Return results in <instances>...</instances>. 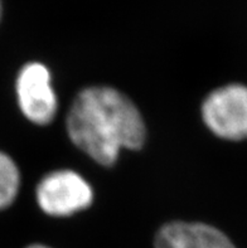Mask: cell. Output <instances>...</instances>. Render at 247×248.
Returning <instances> with one entry per match:
<instances>
[{"instance_id":"6da1fadb","label":"cell","mask_w":247,"mask_h":248,"mask_svg":"<svg viewBox=\"0 0 247 248\" xmlns=\"http://www.w3.org/2000/svg\"><path fill=\"white\" fill-rule=\"evenodd\" d=\"M69 140L76 148L103 167H111L120 150H140L147 127L140 111L116 88H83L69 107L66 119Z\"/></svg>"},{"instance_id":"7a4b0ae2","label":"cell","mask_w":247,"mask_h":248,"mask_svg":"<svg viewBox=\"0 0 247 248\" xmlns=\"http://www.w3.org/2000/svg\"><path fill=\"white\" fill-rule=\"evenodd\" d=\"M202 119L223 140L247 139V86L232 83L211 92L202 104Z\"/></svg>"},{"instance_id":"3957f363","label":"cell","mask_w":247,"mask_h":248,"mask_svg":"<svg viewBox=\"0 0 247 248\" xmlns=\"http://www.w3.org/2000/svg\"><path fill=\"white\" fill-rule=\"evenodd\" d=\"M37 203L52 217H68L90 207L94 190L83 176L73 170L62 169L47 174L38 183Z\"/></svg>"},{"instance_id":"277c9868","label":"cell","mask_w":247,"mask_h":248,"mask_svg":"<svg viewBox=\"0 0 247 248\" xmlns=\"http://www.w3.org/2000/svg\"><path fill=\"white\" fill-rule=\"evenodd\" d=\"M19 108L31 123L44 126L56 117L58 102L47 67L39 62L27 63L16 82Z\"/></svg>"},{"instance_id":"5b68a950","label":"cell","mask_w":247,"mask_h":248,"mask_svg":"<svg viewBox=\"0 0 247 248\" xmlns=\"http://www.w3.org/2000/svg\"><path fill=\"white\" fill-rule=\"evenodd\" d=\"M155 248H236L222 231L200 222L173 220L159 228Z\"/></svg>"},{"instance_id":"8992f818","label":"cell","mask_w":247,"mask_h":248,"mask_svg":"<svg viewBox=\"0 0 247 248\" xmlns=\"http://www.w3.org/2000/svg\"><path fill=\"white\" fill-rule=\"evenodd\" d=\"M20 186V173L9 155L0 151V211L16 201Z\"/></svg>"},{"instance_id":"52a82bcc","label":"cell","mask_w":247,"mask_h":248,"mask_svg":"<svg viewBox=\"0 0 247 248\" xmlns=\"http://www.w3.org/2000/svg\"><path fill=\"white\" fill-rule=\"evenodd\" d=\"M27 248H49V247H47V246H43V245H32V246H28Z\"/></svg>"},{"instance_id":"ba28073f","label":"cell","mask_w":247,"mask_h":248,"mask_svg":"<svg viewBox=\"0 0 247 248\" xmlns=\"http://www.w3.org/2000/svg\"><path fill=\"white\" fill-rule=\"evenodd\" d=\"M0 16H1V0H0Z\"/></svg>"}]
</instances>
